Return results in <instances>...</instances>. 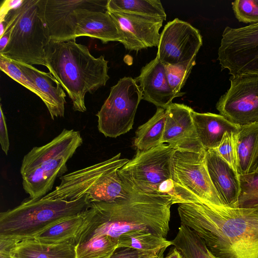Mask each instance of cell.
I'll return each mask as SVG.
<instances>
[{
    "label": "cell",
    "instance_id": "cell-39",
    "mask_svg": "<svg viewBox=\"0 0 258 258\" xmlns=\"http://www.w3.org/2000/svg\"><path fill=\"white\" fill-rule=\"evenodd\" d=\"M163 258H184L181 252L175 247L170 249L168 253Z\"/></svg>",
    "mask_w": 258,
    "mask_h": 258
},
{
    "label": "cell",
    "instance_id": "cell-7",
    "mask_svg": "<svg viewBox=\"0 0 258 258\" xmlns=\"http://www.w3.org/2000/svg\"><path fill=\"white\" fill-rule=\"evenodd\" d=\"M38 0H23L5 19L12 22L10 38L0 55L14 61L47 68L45 49L50 42L40 16Z\"/></svg>",
    "mask_w": 258,
    "mask_h": 258
},
{
    "label": "cell",
    "instance_id": "cell-18",
    "mask_svg": "<svg viewBox=\"0 0 258 258\" xmlns=\"http://www.w3.org/2000/svg\"><path fill=\"white\" fill-rule=\"evenodd\" d=\"M82 143L83 139L79 132L63 129L50 142L33 147L24 156L20 169L21 175L46 160L62 155H73Z\"/></svg>",
    "mask_w": 258,
    "mask_h": 258
},
{
    "label": "cell",
    "instance_id": "cell-34",
    "mask_svg": "<svg viewBox=\"0 0 258 258\" xmlns=\"http://www.w3.org/2000/svg\"><path fill=\"white\" fill-rule=\"evenodd\" d=\"M232 7L236 19L241 22H258V0H236Z\"/></svg>",
    "mask_w": 258,
    "mask_h": 258
},
{
    "label": "cell",
    "instance_id": "cell-6",
    "mask_svg": "<svg viewBox=\"0 0 258 258\" xmlns=\"http://www.w3.org/2000/svg\"><path fill=\"white\" fill-rule=\"evenodd\" d=\"M175 148L168 144L137 150L131 160L118 170L123 184L144 194L169 196L177 204L171 178V160Z\"/></svg>",
    "mask_w": 258,
    "mask_h": 258
},
{
    "label": "cell",
    "instance_id": "cell-32",
    "mask_svg": "<svg viewBox=\"0 0 258 258\" xmlns=\"http://www.w3.org/2000/svg\"><path fill=\"white\" fill-rule=\"evenodd\" d=\"M196 57L195 56L189 60L178 64H164L169 84L177 97H181L184 94L180 90L196 64Z\"/></svg>",
    "mask_w": 258,
    "mask_h": 258
},
{
    "label": "cell",
    "instance_id": "cell-3",
    "mask_svg": "<svg viewBox=\"0 0 258 258\" xmlns=\"http://www.w3.org/2000/svg\"><path fill=\"white\" fill-rule=\"evenodd\" d=\"M47 68L68 94L74 110L85 112V97L105 86L109 79L108 61L93 56L76 40L50 41L45 49Z\"/></svg>",
    "mask_w": 258,
    "mask_h": 258
},
{
    "label": "cell",
    "instance_id": "cell-10",
    "mask_svg": "<svg viewBox=\"0 0 258 258\" xmlns=\"http://www.w3.org/2000/svg\"><path fill=\"white\" fill-rule=\"evenodd\" d=\"M218 59L231 76L258 74V22L238 28L227 26L222 35Z\"/></svg>",
    "mask_w": 258,
    "mask_h": 258
},
{
    "label": "cell",
    "instance_id": "cell-13",
    "mask_svg": "<svg viewBox=\"0 0 258 258\" xmlns=\"http://www.w3.org/2000/svg\"><path fill=\"white\" fill-rule=\"evenodd\" d=\"M202 44L198 29L175 18L166 24L160 34L156 56L164 65L178 64L196 56Z\"/></svg>",
    "mask_w": 258,
    "mask_h": 258
},
{
    "label": "cell",
    "instance_id": "cell-27",
    "mask_svg": "<svg viewBox=\"0 0 258 258\" xmlns=\"http://www.w3.org/2000/svg\"><path fill=\"white\" fill-rule=\"evenodd\" d=\"M165 118L166 109L157 107L154 115L138 127L133 141L137 150H149L162 144Z\"/></svg>",
    "mask_w": 258,
    "mask_h": 258
},
{
    "label": "cell",
    "instance_id": "cell-20",
    "mask_svg": "<svg viewBox=\"0 0 258 258\" xmlns=\"http://www.w3.org/2000/svg\"><path fill=\"white\" fill-rule=\"evenodd\" d=\"M77 28L75 38L88 36L97 38L104 44L110 41H122L117 26L108 11L86 9L75 11Z\"/></svg>",
    "mask_w": 258,
    "mask_h": 258
},
{
    "label": "cell",
    "instance_id": "cell-1",
    "mask_svg": "<svg viewBox=\"0 0 258 258\" xmlns=\"http://www.w3.org/2000/svg\"><path fill=\"white\" fill-rule=\"evenodd\" d=\"M178 205L181 224L194 231L216 258H258V208L202 202Z\"/></svg>",
    "mask_w": 258,
    "mask_h": 258
},
{
    "label": "cell",
    "instance_id": "cell-21",
    "mask_svg": "<svg viewBox=\"0 0 258 258\" xmlns=\"http://www.w3.org/2000/svg\"><path fill=\"white\" fill-rule=\"evenodd\" d=\"M14 61L43 95L45 99L44 103L51 119L53 120L55 117H63L66 94L51 73L40 71L30 64Z\"/></svg>",
    "mask_w": 258,
    "mask_h": 258
},
{
    "label": "cell",
    "instance_id": "cell-25",
    "mask_svg": "<svg viewBox=\"0 0 258 258\" xmlns=\"http://www.w3.org/2000/svg\"><path fill=\"white\" fill-rule=\"evenodd\" d=\"M170 245H172L171 241L166 238L145 231L125 233L118 240V248H133L150 258H163L164 252Z\"/></svg>",
    "mask_w": 258,
    "mask_h": 258
},
{
    "label": "cell",
    "instance_id": "cell-38",
    "mask_svg": "<svg viewBox=\"0 0 258 258\" xmlns=\"http://www.w3.org/2000/svg\"><path fill=\"white\" fill-rule=\"evenodd\" d=\"M23 0H5L3 1L0 11V21L5 20L9 12L20 7Z\"/></svg>",
    "mask_w": 258,
    "mask_h": 258
},
{
    "label": "cell",
    "instance_id": "cell-33",
    "mask_svg": "<svg viewBox=\"0 0 258 258\" xmlns=\"http://www.w3.org/2000/svg\"><path fill=\"white\" fill-rule=\"evenodd\" d=\"M0 69L12 79L38 96L44 103L45 99L42 94L13 60L0 55Z\"/></svg>",
    "mask_w": 258,
    "mask_h": 258
},
{
    "label": "cell",
    "instance_id": "cell-22",
    "mask_svg": "<svg viewBox=\"0 0 258 258\" xmlns=\"http://www.w3.org/2000/svg\"><path fill=\"white\" fill-rule=\"evenodd\" d=\"M192 116L199 142L206 150L217 148L225 133H237L238 131L239 125L220 114L194 110Z\"/></svg>",
    "mask_w": 258,
    "mask_h": 258
},
{
    "label": "cell",
    "instance_id": "cell-17",
    "mask_svg": "<svg viewBox=\"0 0 258 258\" xmlns=\"http://www.w3.org/2000/svg\"><path fill=\"white\" fill-rule=\"evenodd\" d=\"M135 79L142 92L143 99L157 107L166 109L177 97L169 84L164 65L157 56L142 68Z\"/></svg>",
    "mask_w": 258,
    "mask_h": 258
},
{
    "label": "cell",
    "instance_id": "cell-23",
    "mask_svg": "<svg viewBox=\"0 0 258 258\" xmlns=\"http://www.w3.org/2000/svg\"><path fill=\"white\" fill-rule=\"evenodd\" d=\"M8 250L15 258H76L74 241L49 244L29 239L14 244Z\"/></svg>",
    "mask_w": 258,
    "mask_h": 258
},
{
    "label": "cell",
    "instance_id": "cell-30",
    "mask_svg": "<svg viewBox=\"0 0 258 258\" xmlns=\"http://www.w3.org/2000/svg\"><path fill=\"white\" fill-rule=\"evenodd\" d=\"M118 248V241L108 236L94 237L76 245V258H109Z\"/></svg>",
    "mask_w": 258,
    "mask_h": 258
},
{
    "label": "cell",
    "instance_id": "cell-24",
    "mask_svg": "<svg viewBox=\"0 0 258 258\" xmlns=\"http://www.w3.org/2000/svg\"><path fill=\"white\" fill-rule=\"evenodd\" d=\"M236 144L238 174L257 170L258 122L239 125Z\"/></svg>",
    "mask_w": 258,
    "mask_h": 258
},
{
    "label": "cell",
    "instance_id": "cell-36",
    "mask_svg": "<svg viewBox=\"0 0 258 258\" xmlns=\"http://www.w3.org/2000/svg\"><path fill=\"white\" fill-rule=\"evenodd\" d=\"M0 112V143L2 150L7 155L9 150L10 142L6 118L1 105Z\"/></svg>",
    "mask_w": 258,
    "mask_h": 258
},
{
    "label": "cell",
    "instance_id": "cell-14",
    "mask_svg": "<svg viewBox=\"0 0 258 258\" xmlns=\"http://www.w3.org/2000/svg\"><path fill=\"white\" fill-rule=\"evenodd\" d=\"M122 37L126 49L138 51L158 46L159 30L163 20L160 18L108 11Z\"/></svg>",
    "mask_w": 258,
    "mask_h": 258
},
{
    "label": "cell",
    "instance_id": "cell-26",
    "mask_svg": "<svg viewBox=\"0 0 258 258\" xmlns=\"http://www.w3.org/2000/svg\"><path fill=\"white\" fill-rule=\"evenodd\" d=\"M85 211L57 222L36 235L33 239L42 243L49 244L70 241L74 242L84 223Z\"/></svg>",
    "mask_w": 258,
    "mask_h": 258
},
{
    "label": "cell",
    "instance_id": "cell-40",
    "mask_svg": "<svg viewBox=\"0 0 258 258\" xmlns=\"http://www.w3.org/2000/svg\"><path fill=\"white\" fill-rule=\"evenodd\" d=\"M0 258H15L8 249L0 250Z\"/></svg>",
    "mask_w": 258,
    "mask_h": 258
},
{
    "label": "cell",
    "instance_id": "cell-35",
    "mask_svg": "<svg viewBox=\"0 0 258 258\" xmlns=\"http://www.w3.org/2000/svg\"><path fill=\"white\" fill-rule=\"evenodd\" d=\"M237 134L225 133L219 146L216 149L222 158L237 172Z\"/></svg>",
    "mask_w": 258,
    "mask_h": 258
},
{
    "label": "cell",
    "instance_id": "cell-29",
    "mask_svg": "<svg viewBox=\"0 0 258 258\" xmlns=\"http://www.w3.org/2000/svg\"><path fill=\"white\" fill-rule=\"evenodd\" d=\"M107 10L166 19L159 0H108Z\"/></svg>",
    "mask_w": 258,
    "mask_h": 258
},
{
    "label": "cell",
    "instance_id": "cell-5",
    "mask_svg": "<svg viewBox=\"0 0 258 258\" xmlns=\"http://www.w3.org/2000/svg\"><path fill=\"white\" fill-rule=\"evenodd\" d=\"M118 153L111 158L59 177V184L42 197L73 201L87 195L92 202H113L125 198L128 189L117 171L128 161Z\"/></svg>",
    "mask_w": 258,
    "mask_h": 258
},
{
    "label": "cell",
    "instance_id": "cell-28",
    "mask_svg": "<svg viewBox=\"0 0 258 258\" xmlns=\"http://www.w3.org/2000/svg\"><path fill=\"white\" fill-rule=\"evenodd\" d=\"M172 244L184 258H216L208 249L204 241L191 229L181 224Z\"/></svg>",
    "mask_w": 258,
    "mask_h": 258
},
{
    "label": "cell",
    "instance_id": "cell-15",
    "mask_svg": "<svg viewBox=\"0 0 258 258\" xmlns=\"http://www.w3.org/2000/svg\"><path fill=\"white\" fill-rule=\"evenodd\" d=\"M193 111L184 104L173 103L166 109L162 144L167 143L181 150L206 151L197 135L192 116Z\"/></svg>",
    "mask_w": 258,
    "mask_h": 258
},
{
    "label": "cell",
    "instance_id": "cell-31",
    "mask_svg": "<svg viewBox=\"0 0 258 258\" xmlns=\"http://www.w3.org/2000/svg\"><path fill=\"white\" fill-rule=\"evenodd\" d=\"M240 190L236 208H258V170L239 175Z\"/></svg>",
    "mask_w": 258,
    "mask_h": 258
},
{
    "label": "cell",
    "instance_id": "cell-16",
    "mask_svg": "<svg viewBox=\"0 0 258 258\" xmlns=\"http://www.w3.org/2000/svg\"><path fill=\"white\" fill-rule=\"evenodd\" d=\"M205 163L223 205L236 208L240 190L238 172L222 158L216 149L206 150Z\"/></svg>",
    "mask_w": 258,
    "mask_h": 258
},
{
    "label": "cell",
    "instance_id": "cell-12",
    "mask_svg": "<svg viewBox=\"0 0 258 258\" xmlns=\"http://www.w3.org/2000/svg\"><path fill=\"white\" fill-rule=\"evenodd\" d=\"M108 0H38L40 16L49 41L76 40L79 9L107 11Z\"/></svg>",
    "mask_w": 258,
    "mask_h": 258
},
{
    "label": "cell",
    "instance_id": "cell-8",
    "mask_svg": "<svg viewBox=\"0 0 258 258\" xmlns=\"http://www.w3.org/2000/svg\"><path fill=\"white\" fill-rule=\"evenodd\" d=\"M206 152L174 150L171 174L177 204L202 202L223 205L207 168Z\"/></svg>",
    "mask_w": 258,
    "mask_h": 258
},
{
    "label": "cell",
    "instance_id": "cell-2",
    "mask_svg": "<svg viewBox=\"0 0 258 258\" xmlns=\"http://www.w3.org/2000/svg\"><path fill=\"white\" fill-rule=\"evenodd\" d=\"M127 196L113 202H92L74 240L76 245L94 237L108 235L118 241L125 233L145 231L166 238L171 197L144 194L125 186Z\"/></svg>",
    "mask_w": 258,
    "mask_h": 258
},
{
    "label": "cell",
    "instance_id": "cell-9",
    "mask_svg": "<svg viewBox=\"0 0 258 258\" xmlns=\"http://www.w3.org/2000/svg\"><path fill=\"white\" fill-rule=\"evenodd\" d=\"M142 99V92L135 79L124 77L119 79L111 88L108 98L96 114L99 131L113 138L129 132Z\"/></svg>",
    "mask_w": 258,
    "mask_h": 258
},
{
    "label": "cell",
    "instance_id": "cell-37",
    "mask_svg": "<svg viewBox=\"0 0 258 258\" xmlns=\"http://www.w3.org/2000/svg\"><path fill=\"white\" fill-rule=\"evenodd\" d=\"M109 258H150L136 249L123 247L117 248Z\"/></svg>",
    "mask_w": 258,
    "mask_h": 258
},
{
    "label": "cell",
    "instance_id": "cell-19",
    "mask_svg": "<svg viewBox=\"0 0 258 258\" xmlns=\"http://www.w3.org/2000/svg\"><path fill=\"white\" fill-rule=\"evenodd\" d=\"M66 155L46 160L22 176L25 192L31 199L42 198L51 190L54 181L67 171V162L73 156Z\"/></svg>",
    "mask_w": 258,
    "mask_h": 258
},
{
    "label": "cell",
    "instance_id": "cell-4",
    "mask_svg": "<svg viewBox=\"0 0 258 258\" xmlns=\"http://www.w3.org/2000/svg\"><path fill=\"white\" fill-rule=\"evenodd\" d=\"M90 204L87 195L73 201L25 199L16 207L0 213V250L33 239L57 222L84 212Z\"/></svg>",
    "mask_w": 258,
    "mask_h": 258
},
{
    "label": "cell",
    "instance_id": "cell-11",
    "mask_svg": "<svg viewBox=\"0 0 258 258\" xmlns=\"http://www.w3.org/2000/svg\"><path fill=\"white\" fill-rule=\"evenodd\" d=\"M230 87L216 107L220 114L238 125L258 122V74L231 76Z\"/></svg>",
    "mask_w": 258,
    "mask_h": 258
}]
</instances>
